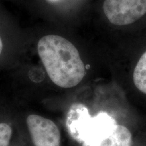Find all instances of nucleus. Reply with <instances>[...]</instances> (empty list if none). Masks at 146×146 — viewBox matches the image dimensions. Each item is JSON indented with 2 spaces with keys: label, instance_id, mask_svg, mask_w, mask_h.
<instances>
[{
  "label": "nucleus",
  "instance_id": "f257e3e1",
  "mask_svg": "<svg viewBox=\"0 0 146 146\" xmlns=\"http://www.w3.org/2000/svg\"><path fill=\"white\" fill-rule=\"evenodd\" d=\"M37 50L49 77L58 87H75L86 74L77 49L62 36H44L38 42Z\"/></svg>",
  "mask_w": 146,
  "mask_h": 146
},
{
  "label": "nucleus",
  "instance_id": "f03ea898",
  "mask_svg": "<svg viewBox=\"0 0 146 146\" xmlns=\"http://www.w3.org/2000/svg\"><path fill=\"white\" fill-rule=\"evenodd\" d=\"M103 10L113 25H128L146 14V0H105Z\"/></svg>",
  "mask_w": 146,
  "mask_h": 146
},
{
  "label": "nucleus",
  "instance_id": "7ed1b4c3",
  "mask_svg": "<svg viewBox=\"0 0 146 146\" xmlns=\"http://www.w3.org/2000/svg\"><path fill=\"white\" fill-rule=\"evenodd\" d=\"M26 122L35 146H60V131L52 120L39 115L31 114Z\"/></svg>",
  "mask_w": 146,
  "mask_h": 146
},
{
  "label": "nucleus",
  "instance_id": "20e7f679",
  "mask_svg": "<svg viewBox=\"0 0 146 146\" xmlns=\"http://www.w3.org/2000/svg\"><path fill=\"white\" fill-rule=\"evenodd\" d=\"M117 125L106 112H100L96 116H91L82 135V146H99L112 135Z\"/></svg>",
  "mask_w": 146,
  "mask_h": 146
},
{
  "label": "nucleus",
  "instance_id": "39448f33",
  "mask_svg": "<svg viewBox=\"0 0 146 146\" xmlns=\"http://www.w3.org/2000/svg\"><path fill=\"white\" fill-rule=\"evenodd\" d=\"M91 118L88 110L81 104L73 105L70 108L66 125L70 135L76 141L81 143V137L86 124Z\"/></svg>",
  "mask_w": 146,
  "mask_h": 146
},
{
  "label": "nucleus",
  "instance_id": "423d86ee",
  "mask_svg": "<svg viewBox=\"0 0 146 146\" xmlns=\"http://www.w3.org/2000/svg\"><path fill=\"white\" fill-rule=\"evenodd\" d=\"M132 134L129 129L123 125H117L109 137L99 146H131Z\"/></svg>",
  "mask_w": 146,
  "mask_h": 146
},
{
  "label": "nucleus",
  "instance_id": "0eeeda50",
  "mask_svg": "<svg viewBox=\"0 0 146 146\" xmlns=\"http://www.w3.org/2000/svg\"><path fill=\"white\" fill-rule=\"evenodd\" d=\"M133 82L138 90L146 94V52L139 58L134 69Z\"/></svg>",
  "mask_w": 146,
  "mask_h": 146
},
{
  "label": "nucleus",
  "instance_id": "6e6552de",
  "mask_svg": "<svg viewBox=\"0 0 146 146\" xmlns=\"http://www.w3.org/2000/svg\"><path fill=\"white\" fill-rule=\"evenodd\" d=\"M12 133V127L8 123L0 121V146H9Z\"/></svg>",
  "mask_w": 146,
  "mask_h": 146
},
{
  "label": "nucleus",
  "instance_id": "1a4fd4ad",
  "mask_svg": "<svg viewBox=\"0 0 146 146\" xmlns=\"http://www.w3.org/2000/svg\"><path fill=\"white\" fill-rule=\"evenodd\" d=\"M3 49V41L2 39H1V36H0V56H1V54H2Z\"/></svg>",
  "mask_w": 146,
  "mask_h": 146
},
{
  "label": "nucleus",
  "instance_id": "9d476101",
  "mask_svg": "<svg viewBox=\"0 0 146 146\" xmlns=\"http://www.w3.org/2000/svg\"><path fill=\"white\" fill-rule=\"evenodd\" d=\"M47 1H50V2H55V1H57L58 0H47Z\"/></svg>",
  "mask_w": 146,
  "mask_h": 146
}]
</instances>
